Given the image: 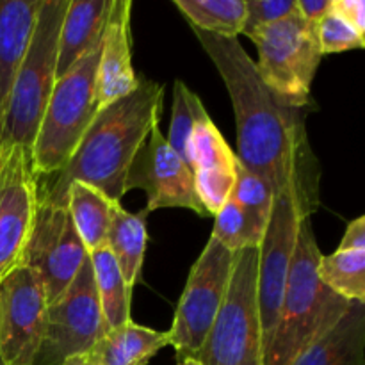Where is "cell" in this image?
<instances>
[{"label": "cell", "instance_id": "d590c367", "mask_svg": "<svg viewBox=\"0 0 365 365\" xmlns=\"http://www.w3.org/2000/svg\"><path fill=\"white\" fill-rule=\"evenodd\" d=\"M0 365H6V362H4V359H2V356H0Z\"/></svg>", "mask_w": 365, "mask_h": 365}, {"label": "cell", "instance_id": "9c48e42d", "mask_svg": "<svg viewBox=\"0 0 365 365\" xmlns=\"http://www.w3.org/2000/svg\"><path fill=\"white\" fill-rule=\"evenodd\" d=\"M106 331L88 255L70 287L48 303L45 335L34 365H63L71 356L86 355Z\"/></svg>", "mask_w": 365, "mask_h": 365}, {"label": "cell", "instance_id": "4dcf8cb0", "mask_svg": "<svg viewBox=\"0 0 365 365\" xmlns=\"http://www.w3.org/2000/svg\"><path fill=\"white\" fill-rule=\"evenodd\" d=\"M330 13L351 25L359 34L365 36V2L364 0H331Z\"/></svg>", "mask_w": 365, "mask_h": 365}, {"label": "cell", "instance_id": "7402d4cb", "mask_svg": "<svg viewBox=\"0 0 365 365\" xmlns=\"http://www.w3.org/2000/svg\"><path fill=\"white\" fill-rule=\"evenodd\" d=\"M113 203V200L107 198L98 189L82 182H73L68 187V214L88 253L106 248Z\"/></svg>", "mask_w": 365, "mask_h": 365}, {"label": "cell", "instance_id": "4316f807", "mask_svg": "<svg viewBox=\"0 0 365 365\" xmlns=\"http://www.w3.org/2000/svg\"><path fill=\"white\" fill-rule=\"evenodd\" d=\"M209 116L203 107L202 100L195 91L185 86L184 81L177 78L173 86V106H171V123L168 132V145L185 163V150H187L189 135L196 121ZM187 164V163H185Z\"/></svg>", "mask_w": 365, "mask_h": 365}, {"label": "cell", "instance_id": "484cf974", "mask_svg": "<svg viewBox=\"0 0 365 365\" xmlns=\"http://www.w3.org/2000/svg\"><path fill=\"white\" fill-rule=\"evenodd\" d=\"M232 198L241 205L242 212L255 225L257 230L266 234L274 198H277L273 187L262 177L248 171L239 163Z\"/></svg>", "mask_w": 365, "mask_h": 365}, {"label": "cell", "instance_id": "ac0fdd59", "mask_svg": "<svg viewBox=\"0 0 365 365\" xmlns=\"http://www.w3.org/2000/svg\"><path fill=\"white\" fill-rule=\"evenodd\" d=\"M110 4L113 0H68L57 39L56 81L102 41Z\"/></svg>", "mask_w": 365, "mask_h": 365}, {"label": "cell", "instance_id": "ffe728a7", "mask_svg": "<svg viewBox=\"0 0 365 365\" xmlns=\"http://www.w3.org/2000/svg\"><path fill=\"white\" fill-rule=\"evenodd\" d=\"M292 365H365V303L353 302L346 316Z\"/></svg>", "mask_w": 365, "mask_h": 365}, {"label": "cell", "instance_id": "8992f818", "mask_svg": "<svg viewBox=\"0 0 365 365\" xmlns=\"http://www.w3.org/2000/svg\"><path fill=\"white\" fill-rule=\"evenodd\" d=\"M257 267L259 248L235 253L227 296L196 355L203 365H264Z\"/></svg>", "mask_w": 365, "mask_h": 365}, {"label": "cell", "instance_id": "2e32d148", "mask_svg": "<svg viewBox=\"0 0 365 365\" xmlns=\"http://www.w3.org/2000/svg\"><path fill=\"white\" fill-rule=\"evenodd\" d=\"M130 14L132 0H113L103 27L96 70L98 110L138 88L139 77L132 68Z\"/></svg>", "mask_w": 365, "mask_h": 365}, {"label": "cell", "instance_id": "30bf717a", "mask_svg": "<svg viewBox=\"0 0 365 365\" xmlns=\"http://www.w3.org/2000/svg\"><path fill=\"white\" fill-rule=\"evenodd\" d=\"M38 205L31 153L20 146L0 148V284L24 266Z\"/></svg>", "mask_w": 365, "mask_h": 365}, {"label": "cell", "instance_id": "f546056e", "mask_svg": "<svg viewBox=\"0 0 365 365\" xmlns=\"http://www.w3.org/2000/svg\"><path fill=\"white\" fill-rule=\"evenodd\" d=\"M296 11V0H246V18L242 34L250 36L259 29L273 25Z\"/></svg>", "mask_w": 365, "mask_h": 365}, {"label": "cell", "instance_id": "f1b7e54d", "mask_svg": "<svg viewBox=\"0 0 365 365\" xmlns=\"http://www.w3.org/2000/svg\"><path fill=\"white\" fill-rule=\"evenodd\" d=\"M317 36H319L323 56L365 46V36L359 34L351 25L346 24L342 18H339L334 13H328L327 16L317 21Z\"/></svg>", "mask_w": 365, "mask_h": 365}, {"label": "cell", "instance_id": "ba28073f", "mask_svg": "<svg viewBox=\"0 0 365 365\" xmlns=\"http://www.w3.org/2000/svg\"><path fill=\"white\" fill-rule=\"evenodd\" d=\"M235 253L225 248L214 237L203 248L191 267L184 292L177 305L171 324L170 346L177 359H196L203 341L212 328L230 284Z\"/></svg>", "mask_w": 365, "mask_h": 365}, {"label": "cell", "instance_id": "52a82bcc", "mask_svg": "<svg viewBox=\"0 0 365 365\" xmlns=\"http://www.w3.org/2000/svg\"><path fill=\"white\" fill-rule=\"evenodd\" d=\"M250 39L259 50L255 66L267 89L285 106L305 109L323 61L317 24L294 11L291 16L253 32Z\"/></svg>", "mask_w": 365, "mask_h": 365}, {"label": "cell", "instance_id": "5bb4252c", "mask_svg": "<svg viewBox=\"0 0 365 365\" xmlns=\"http://www.w3.org/2000/svg\"><path fill=\"white\" fill-rule=\"evenodd\" d=\"M143 189L146 192V212L159 209H189L205 217L195 189L192 171L166 141L160 123L152 128L145 145L135 155L128 171L125 191Z\"/></svg>", "mask_w": 365, "mask_h": 365}, {"label": "cell", "instance_id": "e575fe53", "mask_svg": "<svg viewBox=\"0 0 365 365\" xmlns=\"http://www.w3.org/2000/svg\"><path fill=\"white\" fill-rule=\"evenodd\" d=\"M177 365H203L198 359H192V356H187V359L178 360Z\"/></svg>", "mask_w": 365, "mask_h": 365}, {"label": "cell", "instance_id": "d6986e66", "mask_svg": "<svg viewBox=\"0 0 365 365\" xmlns=\"http://www.w3.org/2000/svg\"><path fill=\"white\" fill-rule=\"evenodd\" d=\"M170 346V334L128 321L110 328L86 353L93 365H148L163 348Z\"/></svg>", "mask_w": 365, "mask_h": 365}, {"label": "cell", "instance_id": "d4e9b609", "mask_svg": "<svg viewBox=\"0 0 365 365\" xmlns=\"http://www.w3.org/2000/svg\"><path fill=\"white\" fill-rule=\"evenodd\" d=\"M317 274L335 294L348 302L365 303V250L341 248L321 257Z\"/></svg>", "mask_w": 365, "mask_h": 365}, {"label": "cell", "instance_id": "836d02e7", "mask_svg": "<svg viewBox=\"0 0 365 365\" xmlns=\"http://www.w3.org/2000/svg\"><path fill=\"white\" fill-rule=\"evenodd\" d=\"M63 365H93V364L89 362L86 355H78V356H71V359H68Z\"/></svg>", "mask_w": 365, "mask_h": 365}, {"label": "cell", "instance_id": "83f0119b", "mask_svg": "<svg viewBox=\"0 0 365 365\" xmlns=\"http://www.w3.org/2000/svg\"><path fill=\"white\" fill-rule=\"evenodd\" d=\"M210 237L230 252L237 253L246 248H259L264 234L255 228V225L246 217L241 205L234 198H228L223 209L216 214V223Z\"/></svg>", "mask_w": 365, "mask_h": 365}, {"label": "cell", "instance_id": "d6a6232c", "mask_svg": "<svg viewBox=\"0 0 365 365\" xmlns=\"http://www.w3.org/2000/svg\"><path fill=\"white\" fill-rule=\"evenodd\" d=\"M341 248L365 250V216H359L348 225L341 241Z\"/></svg>", "mask_w": 365, "mask_h": 365}, {"label": "cell", "instance_id": "277c9868", "mask_svg": "<svg viewBox=\"0 0 365 365\" xmlns=\"http://www.w3.org/2000/svg\"><path fill=\"white\" fill-rule=\"evenodd\" d=\"M66 7L68 0L39 2L31 43L7 100L0 148L20 146L31 153L46 102L56 84L57 39Z\"/></svg>", "mask_w": 365, "mask_h": 365}, {"label": "cell", "instance_id": "3957f363", "mask_svg": "<svg viewBox=\"0 0 365 365\" xmlns=\"http://www.w3.org/2000/svg\"><path fill=\"white\" fill-rule=\"evenodd\" d=\"M321 257L310 217H303L277 324L264 348V365H292L351 309L353 302L321 282L317 274Z\"/></svg>", "mask_w": 365, "mask_h": 365}, {"label": "cell", "instance_id": "cb8c5ba5", "mask_svg": "<svg viewBox=\"0 0 365 365\" xmlns=\"http://www.w3.org/2000/svg\"><path fill=\"white\" fill-rule=\"evenodd\" d=\"M173 4L192 29L221 38L237 39L242 34L246 0H175Z\"/></svg>", "mask_w": 365, "mask_h": 365}, {"label": "cell", "instance_id": "7a4b0ae2", "mask_svg": "<svg viewBox=\"0 0 365 365\" xmlns=\"http://www.w3.org/2000/svg\"><path fill=\"white\" fill-rule=\"evenodd\" d=\"M163 102L164 86L139 77L130 95L102 107L70 160L57 173L38 178L39 202L66 207L70 184L82 182L121 203L135 155L152 128L160 123Z\"/></svg>", "mask_w": 365, "mask_h": 365}, {"label": "cell", "instance_id": "1f68e13d", "mask_svg": "<svg viewBox=\"0 0 365 365\" xmlns=\"http://www.w3.org/2000/svg\"><path fill=\"white\" fill-rule=\"evenodd\" d=\"M331 0H296V11L307 21L317 24L323 16L330 13Z\"/></svg>", "mask_w": 365, "mask_h": 365}, {"label": "cell", "instance_id": "9a60e30c", "mask_svg": "<svg viewBox=\"0 0 365 365\" xmlns=\"http://www.w3.org/2000/svg\"><path fill=\"white\" fill-rule=\"evenodd\" d=\"M185 163L195 177L196 195L203 210L207 216H216L234 191L239 160L210 116L202 118L192 127Z\"/></svg>", "mask_w": 365, "mask_h": 365}, {"label": "cell", "instance_id": "7c38bea8", "mask_svg": "<svg viewBox=\"0 0 365 365\" xmlns=\"http://www.w3.org/2000/svg\"><path fill=\"white\" fill-rule=\"evenodd\" d=\"M88 255L66 207L39 202L24 266L43 282L48 303L70 287Z\"/></svg>", "mask_w": 365, "mask_h": 365}, {"label": "cell", "instance_id": "6da1fadb", "mask_svg": "<svg viewBox=\"0 0 365 365\" xmlns=\"http://www.w3.org/2000/svg\"><path fill=\"white\" fill-rule=\"evenodd\" d=\"M230 95L237 125V160L262 177L274 195H287L303 217L319 207L321 171L303 109L282 103L259 77L239 39L192 29Z\"/></svg>", "mask_w": 365, "mask_h": 365}, {"label": "cell", "instance_id": "4fadbf2b", "mask_svg": "<svg viewBox=\"0 0 365 365\" xmlns=\"http://www.w3.org/2000/svg\"><path fill=\"white\" fill-rule=\"evenodd\" d=\"M303 216L287 195L274 198L269 223L259 246L257 267V299H259L260 324L264 348L271 341L282 299L287 287L291 264L298 242L299 223Z\"/></svg>", "mask_w": 365, "mask_h": 365}, {"label": "cell", "instance_id": "8fae6325", "mask_svg": "<svg viewBox=\"0 0 365 365\" xmlns=\"http://www.w3.org/2000/svg\"><path fill=\"white\" fill-rule=\"evenodd\" d=\"M48 298L27 266L0 284V356L6 365H34L46 327Z\"/></svg>", "mask_w": 365, "mask_h": 365}, {"label": "cell", "instance_id": "44dd1931", "mask_svg": "<svg viewBox=\"0 0 365 365\" xmlns=\"http://www.w3.org/2000/svg\"><path fill=\"white\" fill-rule=\"evenodd\" d=\"M146 220H148V212L145 209L139 212H128L121 203H113L106 246L113 253L114 260L123 274L125 284L130 291L141 280L146 242H148Z\"/></svg>", "mask_w": 365, "mask_h": 365}, {"label": "cell", "instance_id": "603a6c76", "mask_svg": "<svg viewBox=\"0 0 365 365\" xmlns=\"http://www.w3.org/2000/svg\"><path fill=\"white\" fill-rule=\"evenodd\" d=\"M89 262H91L93 278H95V287L98 292L106 330L121 327V324L132 321V291L125 284L123 274H121L113 253L107 250V246L100 248L89 253Z\"/></svg>", "mask_w": 365, "mask_h": 365}, {"label": "cell", "instance_id": "e0dca14e", "mask_svg": "<svg viewBox=\"0 0 365 365\" xmlns=\"http://www.w3.org/2000/svg\"><path fill=\"white\" fill-rule=\"evenodd\" d=\"M41 0H0V134L14 78L31 43Z\"/></svg>", "mask_w": 365, "mask_h": 365}, {"label": "cell", "instance_id": "5b68a950", "mask_svg": "<svg viewBox=\"0 0 365 365\" xmlns=\"http://www.w3.org/2000/svg\"><path fill=\"white\" fill-rule=\"evenodd\" d=\"M100 43L53 84L31 150L32 170L38 178L57 173L70 160L98 113L96 70Z\"/></svg>", "mask_w": 365, "mask_h": 365}]
</instances>
